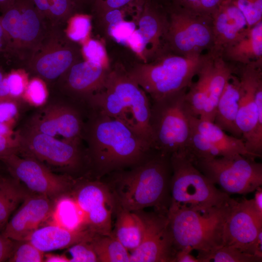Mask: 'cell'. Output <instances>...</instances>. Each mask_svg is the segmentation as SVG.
<instances>
[{"label": "cell", "mask_w": 262, "mask_h": 262, "mask_svg": "<svg viewBox=\"0 0 262 262\" xmlns=\"http://www.w3.org/2000/svg\"><path fill=\"white\" fill-rule=\"evenodd\" d=\"M86 109L83 141L88 164L98 176L133 167L154 150L122 122L99 110Z\"/></svg>", "instance_id": "obj_1"}, {"label": "cell", "mask_w": 262, "mask_h": 262, "mask_svg": "<svg viewBox=\"0 0 262 262\" xmlns=\"http://www.w3.org/2000/svg\"><path fill=\"white\" fill-rule=\"evenodd\" d=\"M171 155L154 149L144 162L131 168L115 172L113 195L118 207L137 211L154 206L167 213L164 205L170 195L172 173Z\"/></svg>", "instance_id": "obj_2"}, {"label": "cell", "mask_w": 262, "mask_h": 262, "mask_svg": "<svg viewBox=\"0 0 262 262\" xmlns=\"http://www.w3.org/2000/svg\"><path fill=\"white\" fill-rule=\"evenodd\" d=\"M87 103L122 122L153 147L150 98L123 66H111L103 86Z\"/></svg>", "instance_id": "obj_3"}, {"label": "cell", "mask_w": 262, "mask_h": 262, "mask_svg": "<svg viewBox=\"0 0 262 262\" xmlns=\"http://www.w3.org/2000/svg\"><path fill=\"white\" fill-rule=\"evenodd\" d=\"M204 53L184 57L166 52L154 60L128 70L151 101L188 89L198 72Z\"/></svg>", "instance_id": "obj_4"}, {"label": "cell", "mask_w": 262, "mask_h": 262, "mask_svg": "<svg viewBox=\"0 0 262 262\" xmlns=\"http://www.w3.org/2000/svg\"><path fill=\"white\" fill-rule=\"evenodd\" d=\"M5 49L3 57L24 68L52 29L31 0H16L0 16Z\"/></svg>", "instance_id": "obj_5"}, {"label": "cell", "mask_w": 262, "mask_h": 262, "mask_svg": "<svg viewBox=\"0 0 262 262\" xmlns=\"http://www.w3.org/2000/svg\"><path fill=\"white\" fill-rule=\"evenodd\" d=\"M232 199L227 206L209 212L169 206L167 215L175 251L189 247L204 253L223 246L224 225Z\"/></svg>", "instance_id": "obj_6"}, {"label": "cell", "mask_w": 262, "mask_h": 262, "mask_svg": "<svg viewBox=\"0 0 262 262\" xmlns=\"http://www.w3.org/2000/svg\"><path fill=\"white\" fill-rule=\"evenodd\" d=\"M172 169L169 206H186L209 212L227 206L229 195L218 189L194 164L184 151L171 155Z\"/></svg>", "instance_id": "obj_7"}, {"label": "cell", "mask_w": 262, "mask_h": 262, "mask_svg": "<svg viewBox=\"0 0 262 262\" xmlns=\"http://www.w3.org/2000/svg\"><path fill=\"white\" fill-rule=\"evenodd\" d=\"M240 96L236 125L251 156H262V60L236 65Z\"/></svg>", "instance_id": "obj_8"}, {"label": "cell", "mask_w": 262, "mask_h": 262, "mask_svg": "<svg viewBox=\"0 0 262 262\" xmlns=\"http://www.w3.org/2000/svg\"><path fill=\"white\" fill-rule=\"evenodd\" d=\"M187 90L151 101L149 126L153 147L172 155L184 151L191 131L185 105Z\"/></svg>", "instance_id": "obj_9"}, {"label": "cell", "mask_w": 262, "mask_h": 262, "mask_svg": "<svg viewBox=\"0 0 262 262\" xmlns=\"http://www.w3.org/2000/svg\"><path fill=\"white\" fill-rule=\"evenodd\" d=\"M167 50L184 57L201 55L213 46L212 17L198 16L177 6L167 11Z\"/></svg>", "instance_id": "obj_10"}, {"label": "cell", "mask_w": 262, "mask_h": 262, "mask_svg": "<svg viewBox=\"0 0 262 262\" xmlns=\"http://www.w3.org/2000/svg\"><path fill=\"white\" fill-rule=\"evenodd\" d=\"M196 167L222 191L246 195L262 185V164L242 155L192 161Z\"/></svg>", "instance_id": "obj_11"}, {"label": "cell", "mask_w": 262, "mask_h": 262, "mask_svg": "<svg viewBox=\"0 0 262 262\" xmlns=\"http://www.w3.org/2000/svg\"><path fill=\"white\" fill-rule=\"evenodd\" d=\"M85 107L59 95L49 99L27 120L22 128L56 137L83 141Z\"/></svg>", "instance_id": "obj_12"}, {"label": "cell", "mask_w": 262, "mask_h": 262, "mask_svg": "<svg viewBox=\"0 0 262 262\" xmlns=\"http://www.w3.org/2000/svg\"><path fill=\"white\" fill-rule=\"evenodd\" d=\"M19 154L33 157L40 162L68 172L79 171L88 164L83 142L71 141L24 128L18 130Z\"/></svg>", "instance_id": "obj_13"}, {"label": "cell", "mask_w": 262, "mask_h": 262, "mask_svg": "<svg viewBox=\"0 0 262 262\" xmlns=\"http://www.w3.org/2000/svg\"><path fill=\"white\" fill-rule=\"evenodd\" d=\"M64 29L52 28L23 68L31 77L45 81L50 88L71 66L83 60L81 45L69 39Z\"/></svg>", "instance_id": "obj_14"}, {"label": "cell", "mask_w": 262, "mask_h": 262, "mask_svg": "<svg viewBox=\"0 0 262 262\" xmlns=\"http://www.w3.org/2000/svg\"><path fill=\"white\" fill-rule=\"evenodd\" d=\"M12 154L0 159L11 176L32 194L50 199L59 198L69 191L74 184L69 176L53 173L42 162L27 155Z\"/></svg>", "instance_id": "obj_15"}, {"label": "cell", "mask_w": 262, "mask_h": 262, "mask_svg": "<svg viewBox=\"0 0 262 262\" xmlns=\"http://www.w3.org/2000/svg\"><path fill=\"white\" fill-rule=\"evenodd\" d=\"M168 15L164 8L145 0L137 27L129 39L128 47L143 63L152 61L167 50L165 35Z\"/></svg>", "instance_id": "obj_16"}, {"label": "cell", "mask_w": 262, "mask_h": 262, "mask_svg": "<svg viewBox=\"0 0 262 262\" xmlns=\"http://www.w3.org/2000/svg\"><path fill=\"white\" fill-rule=\"evenodd\" d=\"M262 230V214L255 208L253 199L232 198L224 225L223 245L253 255V243Z\"/></svg>", "instance_id": "obj_17"}, {"label": "cell", "mask_w": 262, "mask_h": 262, "mask_svg": "<svg viewBox=\"0 0 262 262\" xmlns=\"http://www.w3.org/2000/svg\"><path fill=\"white\" fill-rule=\"evenodd\" d=\"M144 231L140 245L131 251V262H173L176 253L169 227L167 213H143Z\"/></svg>", "instance_id": "obj_18"}, {"label": "cell", "mask_w": 262, "mask_h": 262, "mask_svg": "<svg viewBox=\"0 0 262 262\" xmlns=\"http://www.w3.org/2000/svg\"><path fill=\"white\" fill-rule=\"evenodd\" d=\"M73 197L85 214L87 228L102 235H112V216L115 200L104 183L85 181L79 184Z\"/></svg>", "instance_id": "obj_19"}, {"label": "cell", "mask_w": 262, "mask_h": 262, "mask_svg": "<svg viewBox=\"0 0 262 262\" xmlns=\"http://www.w3.org/2000/svg\"><path fill=\"white\" fill-rule=\"evenodd\" d=\"M111 66L82 60L71 66L49 88L59 95L84 105L103 86Z\"/></svg>", "instance_id": "obj_20"}, {"label": "cell", "mask_w": 262, "mask_h": 262, "mask_svg": "<svg viewBox=\"0 0 262 262\" xmlns=\"http://www.w3.org/2000/svg\"><path fill=\"white\" fill-rule=\"evenodd\" d=\"M53 208L50 198L32 194L23 201L1 233L14 241L28 240L39 225L50 216Z\"/></svg>", "instance_id": "obj_21"}, {"label": "cell", "mask_w": 262, "mask_h": 262, "mask_svg": "<svg viewBox=\"0 0 262 262\" xmlns=\"http://www.w3.org/2000/svg\"><path fill=\"white\" fill-rule=\"evenodd\" d=\"M213 46L223 49L242 36L248 28L246 18L231 0H223L212 15Z\"/></svg>", "instance_id": "obj_22"}, {"label": "cell", "mask_w": 262, "mask_h": 262, "mask_svg": "<svg viewBox=\"0 0 262 262\" xmlns=\"http://www.w3.org/2000/svg\"><path fill=\"white\" fill-rule=\"evenodd\" d=\"M95 234L88 229L72 230L54 224L38 228L28 240L45 252L68 248L82 241H90Z\"/></svg>", "instance_id": "obj_23"}, {"label": "cell", "mask_w": 262, "mask_h": 262, "mask_svg": "<svg viewBox=\"0 0 262 262\" xmlns=\"http://www.w3.org/2000/svg\"><path fill=\"white\" fill-rule=\"evenodd\" d=\"M213 50L214 53V64L206 92L201 120L214 122L216 107L223 90L232 74H235L236 65L226 61L222 52Z\"/></svg>", "instance_id": "obj_24"}, {"label": "cell", "mask_w": 262, "mask_h": 262, "mask_svg": "<svg viewBox=\"0 0 262 262\" xmlns=\"http://www.w3.org/2000/svg\"><path fill=\"white\" fill-rule=\"evenodd\" d=\"M224 59L235 65L262 60V20L248 28L244 35L222 50Z\"/></svg>", "instance_id": "obj_25"}, {"label": "cell", "mask_w": 262, "mask_h": 262, "mask_svg": "<svg viewBox=\"0 0 262 262\" xmlns=\"http://www.w3.org/2000/svg\"><path fill=\"white\" fill-rule=\"evenodd\" d=\"M240 96V79L234 74L227 82L219 98L213 123L231 135L242 138V134L236 125Z\"/></svg>", "instance_id": "obj_26"}, {"label": "cell", "mask_w": 262, "mask_h": 262, "mask_svg": "<svg viewBox=\"0 0 262 262\" xmlns=\"http://www.w3.org/2000/svg\"><path fill=\"white\" fill-rule=\"evenodd\" d=\"M189 119L196 129L219 150L222 157L240 154L253 158L247 151L242 138L227 134L213 122L190 115Z\"/></svg>", "instance_id": "obj_27"}, {"label": "cell", "mask_w": 262, "mask_h": 262, "mask_svg": "<svg viewBox=\"0 0 262 262\" xmlns=\"http://www.w3.org/2000/svg\"><path fill=\"white\" fill-rule=\"evenodd\" d=\"M214 59V53L212 49L204 53L203 62L196 75L197 80L192 82L185 93V105L188 113L193 116L199 118L203 111Z\"/></svg>", "instance_id": "obj_28"}, {"label": "cell", "mask_w": 262, "mask_h": 262, "mask_svg": "<svg viewBox=\"0 0 262 262\" xmlns=\"http://www.w3.org/2000/svg\"><path fill=\"white\" fill-rule=\"evenodd\" d=\"M115 233H112L128 250L135 249L142 240L144 224L137 211L118 207Z\"/></svg>", "instance_id": "obj_29"}, {"label": "cell", "mask_w": 262, "mask_h": 262, "mask_svg": "<svg viewBox=\"0 0 262 262\" xmlns=\"http://www.w3.org/2000/svg\"><path fill=\"white\" fill-rule=\"evenodd\" d=\"M52 28L64 29L74 14L82 13L71 0H31Z\"/></svg>", "instance_id": "obj_30"}, {"label": "cell", "mask_w": 262, "mask_h": 262, "mask_svg": "<svg viewBox=\"0 0 262 262\" xmlns=\"http://www.w3.org/2000/svg\"><path fill=\"white\" fill-rule=\"evenodd\" d=\"M31 194L13 177H0V232L11 213Z\"/></svg>", "instance_id": "obj_31"}, {"label": "cell", "mask_w": 262, "mask_h": 262, "mask_svg": "<svg viewBox=\"0 0 262 262\" xmlns=\"http://www.w3.org/2000/svg\"><path fill=\"white\" fill-rule=\"evenodd\" d=\"M51 214L55 225L72 230L88 229L85 214L73 196L59 197Z\"/></svg>", "instance_id": "obj_32"}, {"label": "cell", "mask_w": 262, "mask_h": 262, "mask_svg": "<svg viewBox=\"0 0 262 262\" xmlns=\"http://www.w3.org/2000/svg\"><path fill=\"white\" fill-rule=\"evenodd\" d=\"M90 243L100 262H129L130 253L112 235L95 234Z\"/></svg>", "instance_id": "obj_33"}, {"label": "cell", "mask_w": 262, "mask_h": 262, "mask_svg": "<svg viewBox=\"0 0 262 262\" xmlns=\"http://www.w3.org/2000/svg\"><path fill=\"white\" fill-rule=\"evenodd\" d=\"M190 123L191 131L184 152L191 161L222 157L219 150L196 129L190 120Z\"/></svg>", "instance_id": "obj_34"}, {"label": "cell", "mask_w": 262, "mask_h": 262, "mask_svg": "<svg viewBox=\"0 0 262 262\" xmlns=\"http://www.w3.org/2000/svg\"><path fill=\"white\" fill-rule=\"evenodd\" d=\"M199 262H262V258L244 252L234 247L223 245L213 250L198 253Z\"/></svg>", "instance_id": "obj_35"}, {"label": "cell", "mask_w": 262, "mask_h": 262, "mask_svg": "<svg viewBox=\"0 0 262 262\" xmlns=\"http://www.w3.org/2000/svg\"><path fill=\"white\" fill-rule=\"evenodd\" d=\"M91 14L78 13L67 20L64 32L71 41L80 45L90 37L92 28Z\"/></svg>", "instance_id": "obj_36"}, {"label": "cell", "mask_w": 262, "mask_h": 262, "mask_svg": "<svg viewBox=\"0 0 262 262\" xmlns=\"http://www.w3.org/2000/svg\"><path fill=\"white\" fill-rule=\"evenodd\" d=\"M49 88L42 79L37 76L30 77L22 100L36 108L45 105L49 98Z\"/></svg>", "instance_id": "obj_37"}, {"label": "cell", "mask_w": 262, "mask_h": 262, "mask_svg": "<svg viewBox=\"0 0 262 262\" xmlns=\"http://www.w3.org/2000/svg\"><path fill=\"white\" fill-rule=\"evenodd\" d=\"M141 9L131 13L105 28L104 31L108 37L118 44L126 46L129 39L137 28L139 16L131 19H127V17L138 12Z\"/></svg>", "instance_id": "obj_38"}, {"label": "cell", "mask_w": 262, "mask_h": 262, "mask_svg": "<svg viewBox=\"0 0 262 262\" xmlns=\"http://www.w3.org/2000/svg\"><path fill=\"white\" fill-rule=\"evenodd\" d=\"M5 77L11 98L22 100L30 78L29 73L24 68L18 67L6 73Z\"/></svg>", "instance_id": "obj_39"}, {"label": "cell", "mask_w": 262, "mask_h": 262, "mask_svg": "<svg viewBox=\"0 0 262 262\" xmlns=\"http://www.w3.org/2000/svg\"><path fill=\"white\" fill-rule=\"evenodd\" d=\"M15 241L14 248L8 262H44L45 252L35 247L29 240Z\"/></svg>", "instance_id": "obj_40"}, {"label": "cell", "mask_w": 262, "mask_h": 262, "mask_svg": "<svg viewBox=\"0 0 262 262\" xmlns=\"http://www.w3.org/2000/svg\"><path fill=\"white\" fill-rule=\"evenodd\" d=\"M223 0H173V6H177L195 15L212 17Z\"/></svg>", "instance_id": "obj_41"}, {"label": "cell", "mask_w": 262, "mask_h": 262, "mask_svg": "<svg viewBox=\"0 0 262 262\" xmlns=\"http://www.w3.org/2000/svg\"><path fill=\"white\" fill-rule=\"evenodd\" d=\"M81 49L83 60L111 66L105 46L100 40L90 37L81 45Z\"/></svg>", "instance_id": "obj_42"}, {"label": "cell", "mask_w": 262, "mask_h": 262, "mask_svg": "<svg viewBox=\"0 0 262 262\" xmlns=\"http://www.w3.org/2000/svg\"><path fill=\"white\" fill-rule=\"evenodd\" d=\"M65 254L69 262H97V255L90 241H82L68 247Z\"/></svg>", "instance_id": "obj_43"}, {"label": "cell", "mask_w": 262, "mask_h": 262, "mask_svg": "<svg viewBox=\"0 0 262 262\" xmlns=\"http://www.w3.org/2000/svg\"><path fill=\"white\" fill-rule=\"evenodd\" d=\"M245 16L248 27L262 20V0H231Z\"/></svg>", "instance_id": "obj_44"}, {"label": "cell", "mask_w": 262, "mask_h": 262, "mask_svg": "<svg viewBox=\"0 0 262 262\" xmlns=\"http://www.w3.org/2000/svg\"><path fill=\"white\" fill-rule=\"evenodd\" d=\"M21 101L12 99L0 101V123L14 128L20 115Z\"/></svg>", "instance_id": "obj_45"}, {"label": "cell", "mask_w": 262, "mask_h": 262, "mask_svg": "<svg viewBox=\"0 0 262 262\" xmlns=\"http://www.w3.org/2000/svg\"><path fill=\"white\" fill-rule=\"evenodd\" d=\"M144 0H94L91 8L93 16L108 10L123 8L142 2Z\"/></svg>", "instance_id": "obj_46"}, {"label": "cell", "mask_w": 262, "mask_h": 262, "mask_svg": "<svg viewBox=\"0 0 262 262\" xmlns=\"http://www.w3.org/2000/svg\"><path fill=\"white\" fill-rule=\"evenodd\" d=\"M21 143L18 131L10 136H0V159L12 154H19Z\"/></svg>", "instance_id": "obj_47"}, {"label": "cell", "mask_w": 262, "mask_h": 262, "mask_svg": "<svg viewBox=\"0 0 262 262\" xmlns=\"http://www.w3.org/2000/svg\"><path fill=\"white\" fill-rule=\"evenodd\" d=\"M15 241L0 233V262L7 261L13 252Z\"/></svg>", "instance_id": "obj_48"}, {"label": "cell", "mask_w": 262, "mask_h": 262, "mask_svg": "<svg viewBox=\"0 0 262 262\" xmlns=\"http://www.w3.org/2000/svg\"><path fill=\"white\" fill-rule=\"evenodd\" d=\"M192 251V250L189 247L177 251L173 262H199L197 258L191 254Z\"/></svg>", "instance_id": "obj_49"}, {"label": "cell", "mask_w": 262, "mask_h": 262, "mask_svg": "<svg viewBox=\"0 0 262 262\" xmlns=\"http://www.w3.org/2000/svg\"><path fill=\"white\" fill-rule=\"evenodd\" d=\"M253 199V204L257 210L262 214V188L258 187L255 191Z\"/></svg>", "instance_id": "obj_50"}, {"label": "cell", "mask_w": 262, "mask_h": 262, "mask_svg": "<svg viewBox=\"0 0 262 262\" xmlns=\"http://www.w3.org/2000/svg\"><path fill=\"white\" fill-rule=\"evenodd\" d=\"M44 262H69L68 259L65 254H45Z\"/></svg>", "instance_id": "obj_51"}, {"label": "cell", "mask_w": 262, "mask_h": 262, "mask_svg": "<svg viewBox=\"0 0 262 262\" xmlns=\"http://www.w3.org/2000/svg\"><path fill=\"white\" fill-rule=\"evenodd\" d=\"M13 127L5 124L0 123V136H10L14 135L16 131Z\"/></svg>", "instance_id": "obj_52"}, {"label": "cell", "mask_w": 262, "mask_h": 262, "mask_svg": "<svg viewBox=\"0 0 262 262\" xmlns=\"http://www.w3.org/2000/svg\"><path fill=\"white\" fill-rule=\"evenodd\" d=\"M80 8L82 13H87L86 9L87 7H90L92 8L94 0H71Z\"/></svg>", "instance_id": "obj_53"}, {"label": "cell", "mask_w": 262, "mask_h": 262, "mask_svg": "<svg viewBox=\"0 0 262 262\" xmlns=\"http://www.w3.org/2000/svg\"><path fill=\"white\" fill-rule=\"evenodd\" d=\"M16 0H0V12L1 14L5 13L15 2Z\"/></svg>", "instance_id": "obj_54"}, {"label": "cell", "mask_w": 262, "mask_h": 262, "mask_svg": "<svg viewBox=\"0 0 262 262\" xmlns=\"http://www.w3.org/2000/svg\"><path fill=\"white\" fill-rule=\"evenodd\" d=\"M168 10L173 5V0H148Z\"/></svg>", "instance_id": "obj_55"}, {"label": "cell", "mask_w": 262, "mask_h": 262, "mask_svg": "<svg viewBox=\"0 0 262 262\" xmlns=\"http://www.w3.org/2000/svg\"><path fill=\"white\" fill-rule=\"evenodd\" d=\"M5 49V41L2 27L0 24V56H3Z\"/></svg>", "instance_id": "obj_56"}, {"label": "cell", "mask_w": 262, "mask_h": 262, "mask_svg": "<svg viewBox=\"0 0 262 262\" xmlns=\"http://www.w3.org/2000/svg\"><path fill=\"white\" fill-rule=\"evenodd\" d=\"M6 73H5L3 68L1 67V66H0V85L2 82V81Z\"/></svg>", "instance_id": "obj_57"}]
</instances>
